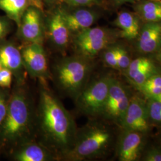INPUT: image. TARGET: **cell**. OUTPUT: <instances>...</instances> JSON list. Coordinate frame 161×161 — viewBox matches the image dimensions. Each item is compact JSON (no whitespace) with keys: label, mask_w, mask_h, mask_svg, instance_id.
Here are the masks:
<instances>
[{"label":"cell","mask_w":161,"mask_h":161,"mask_svg":"<svg viewBox=\"0 0 161 161\" xmlns=\"http://www.w3.org/2000/svg\"><path fill=\"white\" fill-rule=\"evenodd\" d=\"M40 81L36 120L41 143L60 160L72 147L78 130L72 116L49 89L46 81Z\"/></svg>","instance_id":"cell-1"},{"label":"cell","mask_w":161,"mask_h":161,"mask_svg":"<svg viewBox=\"0 0 161 161\" xmlns=\"http://www.w3.org/2000/svg\"><path fill=\"white\" fill-rule=\"evenodd\" d=\"M35 116L26 90L16 89L10 96L6 118L0 127V139L4 143L20 144L33 139Z\"/></svg>","instance_id":"cell-2"},{"label":"cell","mask_w":161,"mask_h":161,"mask_svg":"<svg viewBox=\"0 0 161 161\" xmlns=\"http://www.w3.org/2000/svg\"><path fill=\"white\" fill-rule=\"evenodd\" d=\"M112 142L109 129L103 125L88 124L78 130L70 149L60 158L68 161H81L105 155Z\"/></svg>","instance_id":"cell-3"},{"label":"cell","mask_w":161,"mask_h":161,"mask_svg":"<svg viewBox=\"0 0 161 161\" xmlns=\"http://www.w3.org/2000/svg\"><path fill=\"white\" fill-rule=\"evenodd\" d=\"M92 69L90 58L78 54L58 61L53 68V78L58 88L75 100L86 86Z\"/></svg>","instance_id":"cell-4"},{"label":"cell","mask_w":161,"mask_h":161,"mask_svg":"<svg viewBox=\"0 0 161 161\" xmlns=\"http://www.w3.org/2000/svg\"><path fill=\"white\" fill-rule=\"evenodd\" d=\"M112 77L103 76L86 84L75 99L79 111L84 115H102L109 90Z\"/></svg>","instance_id":"cell-5"},{"label":"cell","mask_w":161,"mask_h":161,"mask_svg":"<svg viewBox=\"0 0 161 161\" xmlns=\"http://www.w3.org/2000/svg\"><path fill=\"white\" fill-rule=\"evenodd\" d=\"M113 39L107 29L90 27L76 34L75 44L79 55L91 58L106 49Z\"/></svg>","instance_id":"cell-6"},{"label":"cell","mask_w":161,"mask_h":161,"mask_svg":"<svg viewBox=\"0 0 161 161\" xmlns=\"http://www.w3.org/2000/svg\"><path fill=\"white\" fill-rule=\"evenodd\" d=\"M130 101V98L123 84L112 77L108 95L101 115L120 125Z\"/></svg>","instance_id":"cell-7"},{"label":"cell","mask_w":161,"mask_h":161,"mask_svg":"<svg viewBox=\"0 0 161 161\" xmlns=\"http://www.w3.org/2000/svg\"><path fill=\"white\" fill-rule=\"evenodd\" d=\"M20 52L25 68L30 76L46 81L50 74L47 58L42 44L27 43Z\"/></svg>","instance_id":"cell-8"},{"label":"cell","mask_w":161,"mask_h":161,"mask_svg":"<svg viewBox=\"0 0 161 161\" xmlns=\"http://www.w3.org/2000/svg\"><path fill=\"white\" fill-rule=\"evenodd\" d=\"M147 103L137 96L130 98V103L121 125L124 130L147 132L149 129Z\"/></svg>","instance_id":"cell-9"},{"label":"cell","mask_w":161,"mask_h":161,"mask_svg":"<svg viewBox=\"0 0 161 161\" xmlns=\"http://www.w3.org/2000/svg\"><path fill=\"white\" fill-rule=\"evenodd\" d=\"M19 28L22 38L27 43H42L44 28L40 11L36 8L31 6L26 10Z\"/></svg>","instance_id":"cell-10"},{"label":"cell","mask_w":161,"mask_h":161,"mask_svg":"<svg viewBox=\"0 0 161 161\" xmlns=\"http://www.w3.org/2000/svg\"><path fill=\"white\" fill-rule=\"evenodd\" d=\"M143 146L142 132L124 130L118 147V157L121 161L138 160Z\"/></svg>","instance_id":"cell-11"},{"label":"cell","mask_w":161,"mask_h":161,"mask_svg":"<svg viewBox=\"0 0 161 161\" xmlns=\"http://www.w3.org/2000/svg\"><path fill=\"white\" fill-rule=\"evenodd\" d=\"M17 161H52L58 160V158L52 150L41 142L33 139L19 144V147L14 155Z\"/></svg>","instance_id":"cell-12"},{"label":"cell","mask_w":161,"mask_h":161,"mask_svg":"<svg viewBox=\"0 0 161 161\" xmlns=\"http://www.w3.org/2000/svg\"><path fill=\"white\" fill-rule=\"evenodd\" d=\"M0 63L3 68L10 70L16 76L19 85H23L26 71L23 64L21 52L12 44L0 46Z\"/></svg>","instance_id":"cell-13"},{"label":"cell","mask_w":161,"mask_h":161,"mask_svg":"<svg viewBox=\"0 0 161 161\" xmlns=\"http://www.w3.org/2000/svg\"><path fill=\"white\" fill-rule=\"evenodd\" d=\"M138 48L146 54L156 53L161 47V22H146L138 36Z\"/></svg>","instance_id":"cell-14"},{"label":"cell","mask_w":161,"mask_h":161,"mask_svg":"<svg viewBox=\"0 0 161 161\" xmlns=\"http://www.w3.org/2000/svg\"><path fill=\"white\" fill-rule=\"evenodd\" d=\"M47 34L52 43L60 49H64L69 44L71 32L66 23L62 11L55 12L49 19Z\"/></svg>","instance_id":"cell-15"},{"label":"cell","mask_w":161,"mask_h":161,"mask_svg":"<svg viewBox=\"0 0 161 161\" xmlns=\"http://www.w3.org/2000/svg\"><path fill=\"white\" fill-rule=\"evenodd\" d=\"M128 77L138 87L152 75L158 74L154 62L145 57L136 58L131 61L127 68Z\"/></svg>","instance_id":"cell-16"},{"label":"cell","mask_w":161,"mask_h":161,"mask_svg":"<svg viewBox=\"0 0 161 161\" xmlns=\"http://www.w3.org/2000/svg\"><path fill=\"white\" fill-rule=\"evenodd\" d=\"M64 20L72 33H78L92 27L97 20L95 13L86 9L72 12H62Z\"/></svg>","instance_id":"cell-17"},{"label":"cell","mask_w":161,"mask_h":161,"mask_svg":"<svg viewBox=\"0 0 161 161\" xmlns=\"http://www.w3.org/2000/svg\"><path fill=\"white\" fill-rule=\"evenodd\" d=\"M115 26L120 29V36L128 40L138 37L140 28L137 16L129 12H121L115 21Z\"/></svg>","instance_id":"cell-18"},{"label":"cell","mask_w":161,"mask_h":161,"mask_svg":"<svg viewBox=\"0 0 161 161\" xmlns=\"http://www.w3.org/2000/svg\"><path fill=\"white\" fill-rule=\"evenodd\" d=\"M136 11L145 22H161V0H146L136 6Z\"/></svg>","instance_id":"cell-19"},{"label":"cell","mask_w":161,"mask_h":161,"mask_svg":"<svg viewBox=\"0 0 161 161\" xmlns=\"http://www.w3.org/2000/svg\"><path fill=\"white\" fill-rule=\"evenodd\" d=\"M29 5L28 0H0V8L16 22L19 28L23 13Z\"/></svg>","instance_id":"cell-20"},{"label":"cell","mask_w":161,"mask_h":161,"mask_svg":"<svg viewBox=\"0 0 161 161\" xmlns=\"http://www.w3.org/2000/svg\"><path fill=\"white\" fill-rule=\"evenodd\" d=\"M147 97L155 96L161 92V75L156 74L148 78L144 83L138 86Z\"/></svg>","instance_id":"cell-21"},{"label":"cell","mask_w":161,"mask_h":161,"mask_svg":"<svg viewBox=\"0 0 161 161\" xmlns=\"http://www.w3.org/2000/svg\"><path fill=\"white\" fill-rule=\"evenodd\" d=\"M147 103L150 119L156 123H161V102L155 99L148 98Z\"/></svg>","instance_id":"cell-22"},{"label":"cell","mask_w":161,"mask_h":161,"mask_svg":"<svg viewBox=\"0 0 161 161\" xmlns=\"http://www.w3.org/2000/svg\"><path fill=\"white\" fill-rule=\"evenodd\" d=\"M118 69L126 70L131 63L127 50L121 46H115Z\"/></svg>","instance_id":"cell-23"},{"label":"cell","mask_w":161,"mask_h":161,"mask_svg":"<svg viewBox=\"0 0 161 161\" xmlns=\"http://www.w3.org/2000/svg\"><path fill=\"white\" fill-rule=\"evenodd\" d=\"M103 59L104 63L110 68L118 69L115 46L108 47L104 53Z\"/></svg>","instance_id":"cell-24"},{"label":"cell","mask_w":161,"mask_h":161,"mask_svg":"<svg viewBox=\"0 0 161 161\" xmlns=\"http://www.w3.org/2000/svg\"><path fill=\"white\" fill-rule=\"evenodd\" d=\"M10 96L2 89H0V127L6 118Z\"/></svg>","instance_id":"cell-25"},{"label":"cell","mask_w":161,"mask_h":161,"mask_svg":"<svg viewBox=\"0 0 161 161\" xmlns=\"http://www.w3.org/2000/svg\"><path fill=\"white\" fill-rule=\"evenodd\" d=\"M13 75L10 70L2 68L0 70V87L10 88L12 86Z\"/></svg>","instance_id":"cell-26"},{"label":"cell","mask_w":161,"mask_h":161,"mask_svg":"<svg viewBox=\"0 0 161 161\" xmlns=\"http://www.w3.org/2000/svg\"><path fill=\"white\" fill-rule=\"evenodd\" d=\"M144 161H161V151L156 148H151L144 156Z\"/></svg>","instance_id":"cell-27"},{"label":"cell","mask_w":161,"mask_h":161,"mask_svg":"<svg viewBox=\"0 0 161 161\" xmlns=\"http://www.w3.org/2000/svg\"><path fill=\"white\" fill-rule=\"evenodd\" d=\"M100 0H66L67 4L73 7L90 6L98 3Z\"/></svg>","instance_id":"cell-28"},{"label":"cell","mask_w":161,"mask_h":161,"mask_svg":"<svg viewBox=\"0 0 161 161\" xmlns=\"http://www.w3.org/2000/svg\"><path fill=\"white\" fill-rule=\"evenodd\" d=\"M9 30L8 24L6 20L0 19V40L7 34Z\"/></svg>","instance_id":"cell-29"},{"label":"cell","mask_w":161,"mask_h":161,"mask_svg":"<svg viewBox=\"0 0 161 161\" xmlns=\"http://www.w3.org/2000/svg\"><path fill=\"white\" fill-rule=\"evenodd\" d=\"M30 6L34 7L39 10H43V2L42 0H29Z\"/></svg>","instance_id":"cell-30"},{"label":"cell","mask_w":161,"mask_h":161,"mask_svg":"<svg viewBox=\"0 0 161 161\" xmlns=\"http://www.w3.org/2000/svg\"><path fill=\"white\" fill-rule=\"evenodd\" d=\"M135 1H137V0H114V3L118 6H119L122 4H125L127 3H132Z\"/></svg>","instance_id":"cell-31"},{"label":"cell","mask_w":161,"mask_h":161,"mask_svg":"<svg viewBox=\"0 0 161 161\" xmlns=\"http://www.w3.org/2000/svg\"><path fill=\"white\" fill-rule=\"evenodd\" d=\"M156 58L161 64V47L158 51L156 52Z\"/></svg>","instance_id":"cell-32"},{"label":"cell","mask_w":161,"mask_h":161,"mask_svg":"<svg viewBox=\"0 0 161 161\" xmlns=\"http://www.w3.org/2000/svg\"><path fill=\"white\" fill-rule=\"evenodd\" d=\"M150 98H153V99H155L156 100H158L159 102H161V92H160L159 94L155 96H152V97H150Z\"/></svg>","instance_id":"cell-33"},{"label":"cell","mask_w":161,"mask_h":161,"mask_svg":"<svg viewBox=\"0 0 161 161\" xmlns=\"http://www.w3.org/2000/svg\"><path fill=\"white\" fill-rule=\"evenodd\" d=\"M3 68V66H2V65H1V63H0V70L1 69V68Z\"/></svg>","instance_id":"cell-34"},{"label":"cell","mask_w":161,"mask_h":161,"mask_svg":"<svg viewBox=\"0 0 161 161\" xmlns=\"http://www.w3.org/2000/svg\"><path fill=\"white\" fill-rule=\"evenodd\" d=\"M155 1H161V0H155Z\"/></svg>","instance_id":"cell-35"}]
</instances>
